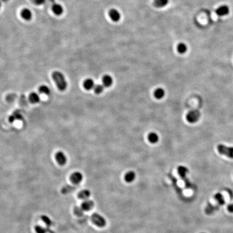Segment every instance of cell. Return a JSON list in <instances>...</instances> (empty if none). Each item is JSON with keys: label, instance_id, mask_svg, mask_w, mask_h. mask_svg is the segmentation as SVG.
I'll return each instance as SVG.
<instances>
[{"label": "cell", "instance_id": "cell-6", "mask_svg": "<svg viewBox=\"0 0 233 233\" xmlns=\"http://www.w3.org/2000/svg\"><path fill=\"white\" fill-rule=\"evenodd\" d=\"M70 180H71V182L74 184H76V185L78 184V183H81V181H82V174L79 172H74L71 175Z\"/></svg>", "mask_w": 233, "mask_h": 233}, {"label": "cell", "instance_id": "cell-29", "mask_svg": "<svg viewBox=\"0 0 233 233\" xmlns=\"http://www.w3.org/2000/svg\"><path fill=\"white\" fill-rule=\"evenodd\" d=\"M84 211V210L81 207H77L74 209L75 213L77 216H81L83 215Z\"/></svg>", "mask_w": 233, "mask_h": 233}, {"label": "cell", "instance_id": "cell-2", "mask_svg": "<svg viewBox=\"0 0 233 233\" xmlns=\"http://www.w3.org/2000/svg\"><path fill=\"white\" fill-rule=\"evenodd\" d=\"M218 150L220 154L224 155L229 158H233V147H228L222 144L218 146Z\"/></svg>", "mask_w": 233, "mask_h": 233}, {"label": "cell", "instance_id": "cell-13", "mask_svg": "<svg viewBox=\"0 0 233 233\" xmlns=\"http://www.w3.org/2000/svg\"><path fill=\"white\" fill-rule=\"evenodd\" d=\"M29 99L32 104H36L40 101V96L36 92H32L29 96Z\"/></svg>", "mask_w": 233, "mask_h": 233}, {"label": "cell", "instance_id": "cell-30", "mask_svg": "<svg viewBox=\"0 0 233 233\" xmlns=\"http://www.w3.org/2000/svg\"><path fill=\"white\" fill-rule=\"evenodd\" d=\"M13 115L14 116L15 120H22L23 119V116L22 114L18 112V111H15L13 113Z\"/></svg>", "mask_w": 233, "mask_h": 233}, {"label": "cell", "instance_id": "cell-10", "mask_svg": "<svg viewBox=\"0 0 233 233\" xmlns=\"http://www.w3.org/2000/svg\"><path fill=\"white\" fill-rule=\"evenodd\" d=\"M21 15L22 17L26 21H29L32 18V14L31 10L28 8H24L21 11Z\"/></svg>", "mask_w": 233, "mask_h": 233}, {"label": "cell", "instance_id": "cell-28", "mask_svg": "<svg viewBox=\"0 0 233 233\" xmlns=\"http://www.w3.org/2000/svg\"><path fill=\"white\" fill-rule=\"evenodd\" d=\"M35 229L37 233H48L49 231L48 229L47 230L46 228L41 226H36Z\"/></svg>", "mask_w": 233, "mask_h": 233}, {"label": "cell", "instance_id": "cell-25", "mask_svg": "<svg viewBox=\"0 0 233 233\" xmlns=\"http://www.w3.org/2000/svg\"><path fill=\"white\" fill-rule=\"evenodd\" d=\"M178 173L179 175L182 177V178H185L186 175V174L188 173V169L185 166H179L178 167Z\"/></svg>", "mask_w": 233, "mask_h": 233}, {"label": "cell", "instance_id": "cell-33", "mask_svg": "<svg viewBox=\"0 0 233 233\" xmlns=\"http://www.w3.org/2000/svg\"><path fill=\"white\" fill-rule=\"evenodd\" d=\"M2 1H3V2H7V1H8L9 0H1Z\"/></svg>", "mask_w": 233, "mask_h": 233}, {"label": "cell", "instance_id": "cell-32", "mask_svg": "<svg viewBox=\"0 0 233 233\" xmlns=\"http://www.w3.org/2000/svg\"><path fill=\"white\" fill-rule=\"evenodd\" d=\"M227 210L229 212L233 213V203H230L227 206Z\"/></svg>", "mask_w": 233, "mask_h": 233}, {"label": "cell", "instance_id": "cell-7", "mask_svg": "<svg viewBox=\"0 0 233 233\" xmlns=\"http://www.w3.org/2000/svg\"><path fill=\"white\" fill-rule=\"evenodd\" d=\"M110 18L115 22H118L121 18V15L119 11L115 9L110 10L109 13Z\"/></svg>", "mask_w": 233, "mask_h": 233}, {"label": "cell", "instance_id": "cell-9", "mask_svg": "<svg viewBox=\"0 0 233 233\" xmlns=\"http://www.w3.org/2000/svg\"><path fill=\"white\" fill-rule=\"evenodd\" d=\"M229 11V8L227 5H222L220 6L216 10L215 12L217 15L220 16H225L228 14Z\"/></svg>", "mask_w": 233, "mask_h": 233}, {"label": "cell", "instance_id": "cell-12", "mask_svg": "<svg viewBox=\"0 0 233 233\" xmlns=\"http://www.w3.org/2000/svg\"><path fill=\"white\" fill-rule=\"evenodd\" d=\"M103 84L105 87H110L113 84V79L109 75H106L103 76L102 79Z\"/></svg>", "mask_w": 233, "mask_h": 233}, {"label": "cell", "instance_id": "cell-4", "mask_svg": "<svg viewBox=\"0 0 233 233\" xmlns=\"http://www.w3.org/2000/svg\"><path fill=\"white\" fill-rule=\"evenodd\" d=\"M200 117V112L197 110H193L188 112L186 115V119L190 123H196Z\"/></svg>", "mask_w": 233, "mask_h": 233}, {"label": "cell", "instance_id": "cell-34", "mask_svg": "<svg viewBox=\"0 0 233 233\" xmlns=\"http://www.w3.org/2000/svg\"><path fill=\"white\" fill-rule=\"evenodd\" d=\"M1 1H0V9H1Z\"/></svg>", "mask_w": 233, "mask_h": 233}, {"label": "cell", "instance_id": "cell-20", "mask_svg": "<svg viewBox=\"0 0 233 233\" xmlns=\"http://www.w3.org/2000/svg\"><path fill=\"white\" fill-rule=\"evenodd\" d=\"M149 142L152 144H155L159 141V136L155 132H151L148 136Z\"/></svg>", "mask_w": 233, "mask_h": 233}, {"label": "cell", "instance_id": "cell-27", "mask_svg": "<svg viewBox=\"0 0 233 233\" xmlns=\"http://www.w3.org/2000/svg\"><path fill=\"white\" fill-rule=\"evenodd\" d=\"M42 221L45 223V224L48 226V227H50L51 226L52 224V221L48 217V216H46V215H43L42 216Z\"/></svg>", "mask_w": 233, "mask_h": 233}, {"label": "cell", "instance_id": "cell-18", "mask_svg": "<svg viewBox=\"0 0 233 233\" xmlns=\"http://www.w3.org/2000/svg\"><path fill=\"white\" fill-rule=\"evenodd\" d=\"M136 178V174L133 171L128 172L125 175V180L127 183H131Z\"/></svg>", "mask_w": 233, "mask_h": 233}, {"label": "cell", "instance_id": "cell-16", "mask_svg": "<svg viewBox=\"0 0 233 233\" xmlns=\"http://www.w3.org/2000/svg\"><path fill=\"white\" fill-rule=\"evenodd\" d=\"M214 199L215 201L219 205H224L225 203V199L222 194L220 193H216L214 195Z\"/></svg>", "mask_w": 233, "mask_h": 233}, {"label": "cell", "instance_id": "cell-31", "mask_svg": "<svg viewBox=\"0 0 233 233\" xmlns=\"http://www.w3.org/2000/svg\"><path fill=\"white\" fill-rule=\"evenodd\" d=\"M33 1L36 5H42L46 2V0H33Z\"/></svg>", "mask_w": 233, "mask_h": 233}, {"label": "cell", "instance_id": "cell-23", "mask_svg": "<svg viewBox=\"0 0 233 233\" xmlns=\"http://www.w3.org/2000/svg\"><path fill=\"white\" fill-rule=\"evenodd\" d=\"M38 91L40 92L41 93L44 94L46 95H49L50 93V90L49 87L46 85H44L39 87Z\"/></svg>", "mask_w": 233, "mask_h": 233}, {"label": "cell", "instance_id": "cell-17", "mask_svg": "<svg viewBox=\"0 0 233 233\" xmlns=\"http://www.w3.org/2000/svg\"><path fill=\"white\" fill-rule=\"evenodd\" d=\"M169 0H154L153 5L156 8H163L168 5Z\"/></svg>", "mask_w": 233, "mask_h": 233}, {"label": "cell", "instance_id": "cell-35", "mask_svg": "<svg viewBox=\"0 0 233 233\" xmlns=\"http://www.w3.org/2000/svg\"></svg>", "mask_w": 233, "mask_h": 233}, {"label": "cell", "instance_id": "cell-15", "mask_svg": "<svg viewBox=\"0 0 233 233\" xmlns=\"http://www.w3.org/2000/svg\"><path fill=\"white\" fill-rule=\"evenodd\" d=\"M218 209V206L213 205V204L211 203H208L205 208V212L207 214L210 215L214 213Z\"/></svg>", "mask_w": 233, "mask_h": 233}, {"label": "cell", "instance_id": "cell-11", "mask_svg": "<svg viewBox=\"0 0 233 233\" xmlns=\"http://www.w3.org/2000/svg\"><path fill=\"white\" fill-rule=\"evenodd\" d=\"M94 206V203L93 201L90 200H86L84 201L81 205V207L84 211H89L91 210Z\"/></svg>", "mask_w": 233, "mask_h": 233}, {"label": "cell", "instance_id": "cell-1", "mask_svg": "<svg viewBox=\"0 0 233 233\" xmlns=\"http://www.w3.org/2000/svg\"><path fill=\"white\" fill-rule=\"evenodd\" d=\"M52 77L60 91H64L66 90L68 84L63 73L56 71L52 74Z\"/></svg>", "mask_w": 233, "mask_h": 233}, {"label": "cell", "instance_id": "cell-5", "mask_svg": "<svg viewBox=\"0 0 233 233\" xmlns=\"http://www.w3.org/2000/svg\"><path fill=\"white\" fill-rule=\"evenodd\" d=\"M55 158H56L57 162L60 166H63L66 163V161H67L66 156L64 153L61 151L58 152L56 153Z\"/></svg>", "mask_w": 233, "mask_h": 233}, {"label": "cell", "instance_id": "cell-14", "mask_svg": "<svg viewBox=\"0 0 233 233\" xmlns=\"http://www.w3.org/2000/svg\"><path fill=\"white\" fill-rule=\"evenodd\" d=\"M83 85L84 88L87 90H90L95 87V83L94 81L90 78H88L86 79L83 83Z\"/></svg>", "mask_w": 233, "mask_h": 233}, {"label": "cell", "instance_id": "cell-3", "mask_svg": "<svg viewBox=\"0 0 233 233\" xmlns=\"http://www.w3.org/2000/svg\"><path fill=\"white\" fill-rule=\"evenodd\" d=\"M91 220L94 224L99 227H104L106 224L105 219L97 213H94L92 215Z\"/></svg>", "mask_w": 233, "mask_h": 233}, {"label": "cell", "instance_id": "cell-26", "mask_svg": "<svg viewBox=\"0 0 233 233\" xmlns=\"http://www.w3.org/2000/svg\"><path fill=\"white\" fill-rule=\"evenodd\" d=\"M94 91L97 94H100L102 92L104 91V86L103 85L101 84H98L96 85L94 87Z\"/></svg>", "mask_w": 233, "mask_h": 233}, {"label": "cell", "instance_id": "cell-24", "mask_svg": "<svg viewBox=\"0 0 233 233\" xmlns=\"http://www.w3.org/2000/svg\"><path fill=\"white\" fill-rule=\"evenodd\" d=\"M75 187H74L73 186H71V185H66L64 187L62 188V193H63L64 194H66L70 193L71 192H73V191H75Z\"/></svg>", "mask_w": 233, "mask_h": 233}, {"label": "cell", "instance_id": "cell-22", "mask_svg": "<svg viewBox=\"0 0 233 233\" xmlns=\"http://www.w3.org/2000/svg\"><path fill=\"white\" fill-rule=\"evenodd\" d=\"M177 50L180 54H185L187 50V46L185 43H180L177 46Z\"/></svg>", "mask_w": 233, "mask_h": 233}, {"label": "cell", "instance_id": "cell-21", "mask_svg": "<svg viewBox=\"0 0 233 233\" xmlns=\"http://www.w3.org/2000/svg\"><path fill=\"white\" fill-rule=\"evenodd\" d=\"M91 195L90 192L89 190L85 189L79 193L78 197L82 200H87Z\"/></svg>", "mask_w": 233, "mask_h": 233}, {"label": "cell", "instance_id": "cell-8", "mask_svg": "<svg viewBox=\"0 0 233 233\" xmlns=\"http://www.w3.org/2000/svg\"><path fill=\"white\" fill-rule=\"evenodd\" d=\"M52 5H53L52 7V10L55 15L59 16L63 14L64 9L61 5L56 3H53Z\"/></svg>", "mask_w": 233, "mask_h": 233}, {"label": "cell", "instance_id": "cell-19", "mask_svg": "<svg viewBox=\"0 0 233 233\" xmlns=\"http://www.w3.org/2000/svg\"><path fill=\"white\" fill-rule=\"evenodd\" d=\"M165 90L162 88H158L155 90L154 92V95L156 99H160L165 96Z\"/></svg>", "mask_w": 233, "mask_h": 233}]
</instances>
